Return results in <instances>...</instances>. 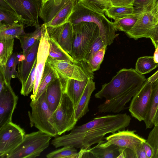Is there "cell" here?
Segmentation results:
<instances>
[{"instance_id": "6da1fadb", "label": "cell", "mask_w": 158, "mask_h": 158, "mask_svg": "<svg viewBox=\"0 0 158 158\" xmlns=\"http://www.w3.org/2000/svg\"><path fill=\"white\" fill-rule=\"evenodd\" d=\"M131 120L130 116L126 113L97 117L85 124L75 126L69 134L55 137L51 144L56 148L71 146L87 150L92 145L102 141L106 134L124 130Z\"/></svg>"}, {"instance_id": "7a4b0ae2", "label": "cell", "mask_w": 158, "mask_h": 158, "mask_svg": "<svg viewBox=\"0 0 158 158\" xmlns=\"http://www.w3.org/2000/svg\"><path fill=\"white\" fill-rule=\"evenodd\" d=\"M146 79L135 69H123L120 70L108 83L94 95L97 98H105L106 101L98 107V113H119L126 104L139 90Z\"/></svg>"}, {"instance_id": "3957f363", "label": "cell", "mask_w": 158, "mask_h": 158, "mask_svg": "<svg viewBox=\"0 0 158 158\" xmlns=\"http://www.w3.org/2000/svg\"><path fill=\"white\" fill-rule=\"evenodd\" d=\"M69 20L73 25L81 22H92L98 27L100 36L107 46L110 45L118 34L113 22L102 14L89 10L82 5L76 3Z\"/></svg>"}, {"instance_id": "277c9868", "label": "cell", "mask_w": 158, "mask_h": 158, "mask_svg": "<svg viewBox=\"0 0 158 158\" xmlns=\"http://www.w3.org/2000/svg\"><path fill=\"white\" fill-rule=\"evenodd\" d=\"M73 25L74 33L70 55L77 61L83 60L96 40L100 36L99 28L92 22H81Z\"/></svg>"}, {"instance_id": "5b68a950", "label": "cell", "mask_w": 158, "mask_h": 158, "mask_svg": "<svg viewBox=\"0 0 158 158\" xmlns=\"http://www.w3.org/2000/svg\"><path fill=\"white\" fill-rule=\"evenodd\" d=\"M52 137L39 130L25 134L21 143L6 158H35L49 146Z\"/></svg>"}, {"instance_id": "8992f818", "label": "cell", "mask_w": 158, "mask_h": 158, "mask_svg": "<svg viewBox=\"0 0 158 158\" xmlns=\"http://www.w3.org/2000/svg\"><path fill=\"white\" fill-rule=\"evenodd\" d=\"M47 62L61 79H71L83 81L94 78V73L89 70L87 63L83 60L73 62L68 60H56L48 56Z\"/></svg>"}, {"instance_id": "52a82bcc", "label": "cell", "mask_w": 158, "mask_h": 158, "mask_svg": "<svg viewBox=\"0 0 158 158\" xmlns=\"http://www.w3.org/2000/svg\"><path fill=\"white\" fill-rule=\"evenodd\" d=\"M49 121L58 135L72 130L75 126L77 122L75 118V109L66 93H63L60 104Z\"/></svg>"}, {"instance_id": "ba28073f", "label": "cell", "mask_w": 158, "mask_h": 158, "mask_svg": "<svg viewBox=\"0 0 158 158\" xmlns=\"http://www.w3.org/2000/svg\"><path fill=\"white\" fill-rule=\"evenodd\" d=\"M31 113L29 114L30 121L39 130L52 137L57 136V134L49 122L52 113L49 109L46 98V90L35 101H31L30 104Z\"/></svg>"}, {"instance_id": "9c48e42d", "label": "cell", "mask_w": 158, "mask_h": 158, "mask_svg": "<svg viewBox=\"0 0 158 158\" xmlns=\"http://www.w3.org/2000/svg\"><path fill=\"white\" fill-rule=\"evenodd\" d=\"M3 0L15 11L24 25L35 27L39 23L42 0Z\"/></svg>"}, {"instance_id": "30bf717a", "label": "cell", "mask_w": 158, "mask_h": 158, "mask_svg": "<svg viewBox=\"0 0 158 158\" xmlns=\"http://www.w3.org/2000/svg\"><path fill=\"white\" fill-rule=\"evenodd\" d=\"M77 2L63 0L57 6H43L40 17L47 27H56L67 22Z\"/></svg>"}, {"instance_id": "8fae6325", "label": "cell", "mask_w": 158, "mask_h": 158, "mask_svg": "<svg viewBox=\"0 0 158 158\" xmlns=\"http://www.w3.org/2000/svg\"><path fill=\"white\" fill-rule=\"evenodd\" d=\"M24 130L12 122L0 127V157L6 158L22 142Z\"/></svg>"}, {"instance_id": "7c38bea8", "label": "cell", "mask_w": 158, "mask_h": 158, "mask_svg": "<svg viewBox=\"0 0 158 158\" xmlns=\"http://www.w3.org/2000/svg\"><path fill=\"white\" fill-rule=\"evenodd\" d=\"M135 132V130H128L119 131L105 137L106 141L103 140L97 145L105 147L114 144L120 148H129L133 151L136 154L138 146L146 141V140L136 134Z\"/></svg>"}, {"instance_id": "4fadbf2b", "label": "cell", "mask_w": 158, "mask_h": 158, "mask_svg": "<svg viewBox=\"0 0 158 158\" xmlns=\"http://www.w3.org/2000/svg\"><path fill=\"white\" fill-rule=\"evenodd\" d=\"M153 84L147 79L130 103L129 111L133 117L139 121H144L145 118Z\"/></svg>"}, {"instance_id": "5bb4252c", "label": "cell", "mask_w": 158, "mask_h": 158, "mask_svg": "<svg viewBox=\"0 0 158 158\" xmlns=\"http://www.w3.org/2000/svg\"><path fill=\"white\" fill-rule=\"evenodd\" d=\"M41 27L42 35L37 54L36 77L33 94L31 95L32 96L35 95L37 92L49 56V44L47 27L43 23Z\"/></svg>"}, {"instance_id": "9a60e30c", "label": "cell", "mask_w": 158, "mask_h": 158, "mask_svg": "<svg viewBox=\"0 0 158 158\" xmlns=\"http://www.w3.org/2000/svg\"><path fill=\"white\" fill-rule=\"evenodd\" d=\"M18 99V96L15 94L10 84H6L0 91V127L12 122L13 114Z\"/></svg>"}, {"instance_id": "2e32d148", "label": "cell", "mask_w": 158, "mask_h": 158, "mask_svg": "<svg viewBox=\"0 0 158 158\" xmlns=\"http://www.w3.org/2000/svg\"><path fill=\"white\" fill-rule=\"evenodd\" d=\"M47 29L49 37L70 55L74 33L73 25L71 22L69 20L56 27H47Z\"/></svg>"}, {"instance_id": "e0dca14e", "label": "cell", "mask_w": 158, "mask_h": 158, "mask_svg": "<svg viewBox=\"0 0 158 158\" xmlns=\"http://www.w3.org/2000/svg\"><path fill=\"white\" fill-rule=\"evenodd\" d=\"M157 20L149 10L142 12L131 30L126 34L135 40L146 38L148 33L157 24Z\"/></svg>"}, {"instance_id": "ac0fdd59", "label": "cell", "mask_w": 158, "mask_h": 158, "mask_svg": "<svg viewBox=\"0 0 158 158\" xmlns=\"http://www.w3.org/2000/svg\"><path fill=\"white\" fill-rule=\"evenodd\" d=\"M40 40L37 41L29 49L20 60L18 64L17 77L22 85L29 76L34 63L37 58Z\"/></svg>"}, {"instance_id": "d6986e66", "label": "cell", "mask_w": 158, "mask_h": 158, "mask_svg": "<svg viewBox=\"0 0 158 158\" xmlns=\"http://www.w3.org/2000/svg\"><path fill=\"white\" fill-rule=\"evenodd\" d=\"M64 83L57 76L46 90V102L49 109L52 113L60 104L64 93Z\"/></svg>"}, {"instance_id": "ffe728a7", "label": "cell", "mask_w": 158, "mask_h": 158, "mask_svg": "<svg viewBox=\"0 0 158 158\" xmlns=\"http://www.w3.org/2000/svg\"><path fill=\"white\" fill-rule=\"evenodd\" d=\"M79 152V158H118L120 154V147L114 144L105 147L96 145L87 150L80 149Z\"/></svg>"}, {"instance_id": "44dd1931", "label": "cell", "mask_w": 158, "mask_h": 158, "mask_svg": "<svg viewBox=\"0 0 158 158\" xmlns=\"http://www.w3.org/2000/svg\"><path fill=\"white\" fill-rule=\"evenodd\" d=\"M93 79L89 78L75 109V118L77 121L89 111V104L91 94L95 89V82Z\"/></svg>"}, {"instance_id": "7402d4cb", "label": "cell", "mask_w": 158, "mask_h": 158, "mask_svg": "<svg viewBox=\"0 0 158 158\" xmlns=\"http://www.w3.org/2000/svg\"><path fill=\"white\" fill-rule=\"evenodd\" d=\"M89 79L83 81L69 79L67 80L65 92L72 102L75 109L79 102Z\"/></svg>"}, {"instance_id": "603a6c76", "label": "cell", "mask_w": 158, "mask_h": 158, "mask_svg": "<svg viewBox=\"0 0 158 158\" xmlns=\"http://www.w3.org/2000/svg\"><path fill=\"white\" fill-rule=\"evenodd\" d=\"M158 107V79L153 84L145 118L144 120L146 129L152 127L153 121Z\"/></svg>"}, {"instance_id": "cb8c5ba5", "label": "cell", "mask_w": 158, "mask_h": 158, "mask_svg": "<svg viewBox=\"0 0 158 158\" xmlns=\"http://www.w3.org/2000/svg\"><path fill=\"white\" fill-rule=\"evenodd\" d=\"M35 30L33 32L25 33L18 38L20 41L21 48L23 50L22 53L25 54L27 51L35 43L40 40L42 35L41 27L39 23L35 26Z\"/></svg>"}, {"instance_id": "d4e9b609", "label": "cell", "mask_w": 158, "mask_h": 158, "mask_svg": "<svg viewBox=\"0 0 158 158\" xmlns=\"http://www.w3.org/2000/svg\"><path fill=\"white\" fill-rule=\"evenodd\" d=\"M57 76L54 70L46 62L42 77L37 92L35 95L30 96L31 100H37L46 90L48 85Z\"/></svg>"}, {"instance_id": "484cf974", "label": "cell", "mask_w": 158, "mask_h": 158, "mask_svg": "<svg viewBox=\"0 0 158 158\" xmlns=\"http://www.w3.org/2000/svg\"><path fill=\"white\" fill-rule=\"evenodd\" d=\"M24 25L22 24H0V40L18 39L24 34Z\"/></svg>"}, {"instance_id": "4316f807", "label": "cell", "mask_w": 158, "mask_h": 158, "mask_svg": "<svg viewBox=\"0 0 158 158\" xmlns=\"http://www.w3.org/2000/svg\"><path fill=\"white\" fill-rule=\"evenodd\" d=\"M23 24L15 11L3 0H0V24Z\"/></svg>"}, {"instance_id": "83f0119b", "label": "cell", "mask_w": 158, "mask_h": 158, "mask_svg": "<svg viewBox=\"0 0 158 158\" xmlns=\"http://www.w3.org/2000/svg\"><path fill=\"white\" fill-rule=\"evenodd\" d=\"M23 54L19 55L15 52L12 55L6 65L2 66L3 67L6 84H10L11 79L15 78L17 76V72L16 69Z\"/></svg>"}, {"instance_id": "f1b7e54d", "label": "cell", "mask_w": 158, "mask_h": 158, "mask_svg": "<svg viewBox=\"0 0 158 158\" xmlns=\"http://www.w3.org/2000/svg\"><path fill=\"white\" fill-rule=\"evenodd\" d=\"M77 3L93 11L105 14V11L112 6L111 0H78Z\"/></svg>"}, {"instance_id": "f546056e", "label": "cell", "mask_w": 158, "mask_h": 158, "mask_svg": "<svg viewBox=\"0 0 158 158\" xmlns=\"http://www.w3.org/2000/svg\"><path fill=\"white\" fill-rule=\"evenodd\" d=\"M141 12L135 11L131 15L114 20L113 23L114 27L117 30L123 31L126 33L128 32L135 25Z\"/></svg>"}, {"instance_id": "4dcf8cb0", "label": "cell", "mask_w": 158, "mask_h": 158, "mask_svg": "<svg viewBox=\"0 0 158 158\" xmlns=\"http://www.w3.org/2000/svg\"><path fill=\"white\" fill-rule=\"evenodd\" d=\"M48 42L49 44L48 57L57 60H68L73 62H77L49 36Z\"/></svg>"}, {"instance_id": "1f68e13d", "label": "cell", "mask_w": 158, "mask_h": 158, "mask_svg": "<svg viewBox=\"0 0 158 158\" xmlns=\"http://www.w3.org/2000/svg\"><path fill=\"white\" fill-rule=\"evenodd\" d=\"M158 66L154 61L153 56H145L137 59L135 67L136 71L141 75L147 74Z\"/></svg>"}, {"instance_id": "d6a6232c", "label": "cell", "mask_w": 158, "mask_h": 158, "mask_svg": "<svg viewBox=\"0 0 158 158\" xmlns=\"http://www.w3.org/2000/svg\"><path fill=\"white\" fill-rule=\"evenodd\" d=\"M14 39L0 40V65H6L13 54Z\"/></svg>"}, {"instance_id": "836d02e7", "label": "cell", "mask_w": 158, "mask_h": 158, "mask_svg": "<svg viewBox=\"0 0 158 158\" xmlns=\"http://www.w3.org/2000/svg\"><path fill=\"white\" fill-rule=\"evenodd\" d=\"M79 152L76 148L71 146H63L46 156L48 158H79Z\"/></svg>"}, {"instance_id": "e575fe53", "label": "cell", "mask_w": 158, "mask_h": 158, "mask_svg": "<svg viewBox=\"0 0 158 158\" xmlns=\"http://www.w3.org/2000/svg\"><path fill=\"white\" fill-rule=\"evenodd\" d=\"M135 11L133 7L111 6L105 14L108 18L114 20L122 18L133 14Z\"/></svg>"}, {"instance_id": "d590c367", "label": "cell", "mask_w": 158, "mask_h": 158, "mask_svg": "<svg viewBox=\"0 0 158 158\" xmlns=\"http://www.w3.org/2000/svg\"><path fill=\"white\" fill-rule=\"evenodd\" d=\"M37 58L33 64L31 73L24 83L22 85L20 93L24 96H27L33 91L36 77Z\"/></svg>"}, {"instance_id": "8d00e7d4", "label": "cell", "mask_w": 158, "mask_h": 158, "mask_svg": "<svg viewBox=\"0 0 158 158\" xmlns=\"http://www.w3.org/2000/svg\"><path fill=\"white\" fill-rule=\"evenodd\" d=\"M107 47L105 46L98 51L87 63L90 70L94 72L98 70L103 61Z\"/></svg>"}, {"instance_id": "74e56055", "label": "cell", "mask_w": 158, "mask_h": 158, "mask_svg": "<svg viewBox=\"0 0 158 158\" xmlns=\"http://www.w3.org/2000/svg\"><path fill=\"white\" fill-rule=\"evenodd\" d=\"M154 126L148 135L146 142L153 149L152 158H158V124Z\"/></svg>"}, {"instance_id": "f35d334b", "label": "cell", "mask_w": 158, "mask_h": 158, "mask_svg": "<svg viewBox=\"0 0 158 158\" xmlns=\"http://www.w3.org/2000/svg\"><path fill=\"white\" fill-rule=\"evenodd\" d=\"M105 46L107 47L101 37L99 36L93 43L83 61L88 63L94 55L100 49Z\"/></svg>"}, {"instance_id": "ab89813d", "label": "cell", "mask_w": 158, "mask_h": 158, "mask_svg": "<svg viewBox=\"0 0 158 158\" xmlns=\"http://www.w3.org/2000/svg\"><path fill=\"white\" fill-rule=\"evenodd\" d=\"M158 0H135L133 7L135 11L142 12L149 10Z\"/></svg>"}, {"instance_id": "60d3db41", "label": "cell", "mask_w": 158, "mask_h": 158, "mask_svg": "<svg viewBox=\"0 0 158 158\" xmlns=\"http://www.w3.org/2000/svg\"><path fill=\"white\" fill-rule=\"evenodd\" d=\"M146 38L151 39L155 48L158 46V23L150 31Z\"/></svg>"}, {"instance_id": "b9f144b4", "label": "cell", "mask_w": 158, "mask_h": 158, "mask_svg": "<svg viewBox=\"0 0 158 158\" xmlns=\"http://www.w3.org/2000/svg\"><path fill=\"white\" fill-rule=\"evenodd\" d=\"M135 0H111V6L116 7H133Z\"/></svg>"}, {"instance_id": "7bdbcfd3", "label": "cell", "mask_w": 158, "mask_h": 158, "mask_svg": "<svg viewBox=\"0 0 158 158\" xmlns=\"http://www.w3.org/2000/svg\"><path fill=\"white\" fill-rule=\"evenodd\" d=\"M142 144L147 158H152L154 151L152 147L146 141L143 142Z\"/></svg>"}, {"instance_id": "ee69618b", "label": "cell", "mask_w": 158, "mask_h": 158, "mask_svg": "<svg viewBox=\"0 0 158 158\" xmlns=\"http://www.w3.org/2000/svg\"><path fill=\"white\" fill-rule=\"evenodd\" d=\"M136 155L137 158H147L142 143L140 144L138 147Z\"/></svg>"}, {"instance_id": "f6af8a7d", "label": "cell", "mask_w": 158, "mask_h": 158, "mask_svg": "<svg viewBox=\"0 0 158 158\" xmlns=\"http://www.w3.org/2000/svg\"><path fill=\"white\" fill-rule=\"evenodd\" d=\"M6 84L2 67L0 65V91Z\"/></svg>"}, {"instance_id": "bcb514c9", "label": "cell", "mask_w": 158, "mask_h": 158, "mask_svg": "<svg viewBox=\"0 0 158 158\" xmlns=\"http://www.w3.org/2000/svg\"><path fill=\"white\" fill-rule=\"evenodd\" d=\"M149 10L152 13L156 18L158 15V0L155 5Z\"/></svg>"}, {"instance_id": "7dc6e473", "label": "cell", "mask_w": 158, "mask_h": 158, "mask_svg": "<svg viewBox=\"0 0 158 158\" xmlns=\"http://www.w3.org/2000/svg\"><path fill=\"white\" fill-rule=\"evenodd\" d=\"M147 79L149 81L154 83L158 79V70Z\"/></svg>"}, {"instance_id": "c3c4849f", "label": "cell", "mask_w": 158, "mask_h": 158, "mask_svg": "<svg viewBox=\"0 0 158 158\" xmlns=\"http://www.w3.org/2000/svg\"><path fill=\"white\" fill-rule=\"evenodd\" d=\"M153 57L155 62L158 64V46L155 48Z\"/></svg>"}, {"instance_id": "681fc988", "label": "cell", "mask_w": 158, "mask_h": 158, "mask_svg": "<svg viewBox=\"0 0 158 158\" xmlns=\"http://www.w3.org/2000/svg\"><path fill=\"white\" fill-rule=\"evenodd\" d=\"M153 123L154 125L158 124V107L153 118Z\"/></svg>"}, {"instance_id": "f907efd6", "label": "cell", "mask_w": 158, "mask_h": 158, "mask_svg": "<svg viewBox=\"0 0 158 158\" xmlns=\"http://www.w3.org/2000/svg\"><path fill=\"white\" fill-rule=\"evenodd\" d=\"M63 0H54V5L50 6H58L62 2Z\"/></svg>"}, {"instance_id": "816d5d0a", "label": "cell", "mask_w": 158, "mask_h": 158, "mask_svg": "<svg viewBox=\"0 0 158 158\" xmlns=\"http://www.w3.org/2000/svg\"><path fill=\"white\" fill-rule=\"evenodd\" d=\"M54 5V0H50L44 4V6H50Z\"/></svg>"}, {"instance_id": "f5cc1de1", "label": "cell", "mask_w": 158, "mask_h": 158, "mask_svg": "<svg viewBox=\"0 0 158 158\" xmlns=\"http://www.w3.org/2000/svg\"><path fill=\"white\" fill-rule=\"evenodd\" d=\"M50 0H42L44 5Z\"/></svg>"}, {"instance_id": "db71d44e", "label": "cell", "mask_w": 158, "mask_h": 158, "mask_svg": "<svg viewBox=\"0 0 158 158\" xmlns=\"http://www.w3.org/2000/svg\"><path fill=\"white\" fill-rule=\"evenodd\" d=\"M73 0V1H75V2H77V1H78V0Z\"/></svg>"}, {"instance_id": "11a10c76", "label": "cell", "mask_w": 158, "mask_h": 158, "mask_svg": "<svg viewBox=\"0 0 158 158\" xmlns=\"http://www.w3.org/2000/svg\"><path fill=\"white\" fill-rule=\"evenodd\" d=\"M156 19L157 20H158V16H157L156 17Z\"/></svg>"}]
</instances>
